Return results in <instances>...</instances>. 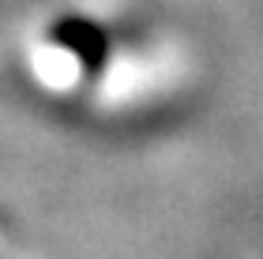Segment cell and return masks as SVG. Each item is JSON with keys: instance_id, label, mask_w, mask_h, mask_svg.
<instances>
[{"instance_id": "cell-1", "label": "cell", "mask_w": 263, "mask_h": 259, "mask_svg": "<svg viewBox=\"0 0 263 259\" xmlns=\"http://www.w3.org/2000/svg\"><path fill=\"white\" fill-rule=\"evenodd\" d=\"M57 42L64 45H76V49L87 53V61H98L105 53V38L98 27H90V23H61L57 27Z\"/></svg>"}]
</instances>
